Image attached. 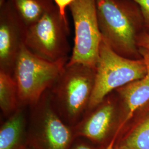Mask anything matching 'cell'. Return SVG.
Segmentation results:
<instances>
[{
	"instance_id": "obj_15",
	"label": "cell",
	"mask_w": 149,
	"mask_h": 149,
	"mask_svg": "<svg viewBox=\"0 0 149 149\" xmlns=\"http://www.w3.org/2000/svg\"><path fill=\"white\" fill-rule=\"evenodd\" d=\"M139 6L144 18L145 32L149 34V0H132Z\"/></svg>"
},
{
	"instance_id": "obj_8",
	"label": "cell",
	"mask_w": 149,
	"mask_h": 149,
	"mask_svg": "<svg viewBox=\"0 0 149 149\" xmlns=\"http://www.w3.org/2000/svg\"><path fill=\"white\" fill-rule=\"evenodd\" d=\"M110 95L86 112L72 128L77 138L85 139L104 149L109 148L117 130L121 113L118 96L115 98Z\"/></svg>"
},
{
	"instance_id": "obj_10",
	"label": "cell",
	"mask_w": 149,
	"mask_h": 149,
	"mask_svg": "<svg viewBox=\"0 0 149 149\" xmlns=\"http://www.w3.org/2000/svg\"><path fill=\"white\" fill-rule=\"evenodd\" d=\"M139 52L146 64L147 73L143 78L115 91L120 103L121 113L117 130L109 149L115 148L135 112L149 102V52L140 48Z\"/></svg>"
},
{
	"instance_id": "obj_6",
	"label": "cell",
	"mask_w": 149,
	"mask_h": 149,
	"mask_svg": "<svg viewBox=\"0 0 149 149\" xmlns=\"http://www.w3.org/2000/svg\"><path fill=\"white\" fill-rule=\"evenodd\" d=\"M69 24L56 5L28 28L24 45L32 53L49 61L69 58Z\"/></svg>"
},
{
	"instance_id": "obj_19",
	"label": "cell",
	"mask_w": 149,
	"mask_h": 149,
	"mask_svg": "<svg viewBox=\"0 0 149 149\" xmlns=\"http://www.w3.org/2000/svg\"><path fill=\"white\" fill-rule=\"evenodd\" d=\"M7 0H0V6L2 5Z\"/></svg>"
},
{
	"instance_id": "obj_16",
	"label": "cell",
	"mask_w": 149,
	"mask_h": 149,
	"mask_svg": "<svg viewBox=\"0 0 149 149\" xmlns=\"http://www.w3.org/2000/svg\"><path fill=\"white\" fill-rule=\"evenodd\" d=\"M71 149H104L102 147L93 144L87 140L77 138L75 140Z\"/></svg>"
},
{
	"instance_id": "obj_4",
	"label": "cell",
	"mask_w": 149,
	"mask_h": 149,
	"mask_svg": "<svg viewBox=\"0 0 149 149\" xmlns=\"http://www.w3.org/2000/svg\"><path fill=\"white\" fill-rule=\"evenodd\" d=\"M146 73V66L143 58L123 57L115 52L102 38L88 111L101 103L113 91L143 78Z\"/></svg>"
},
{
	"instance_id": "obj_7",
	"label": "cell",
	"mask_w": 149,
	"mask_h": 149,
	"mask_svg": "<svg viewBox=\"0 0 149 149\" xmlns=\"http://www.w3.org/2000/svg\"><path fill=\"white\" fill-rule=\"evenodd\" d=\"M69 8L74 24V39L68 64H83L96 69L102 39L96 0H75Z\"/></svg>"
},
{
	"instance_id": "obj_14",
	"label": "cell",
	"mask_w": 149,
	"mask_h": 149,
	"mask_svg": "<svg viewBox=\"0 0 149 149\" xmlns=\"http://www.w3.org/2000/svg\"><path fill=\"white\" fill-rule=\"evenodd\" d=\"M28 28L35 23L55 3L53 0H10Z\"/></svg>"
},
{
	"instance_id": "obj_2",
	"label": "cell",
	"mask_w": 149,
	"mask_h": 149,
	"mask_svg": "<svg viewBox=\"0 0 149 149\" xmlns=\"http://www.w3.org/2000/svg\"><path fill=\"white\" fill-rule=\"evenodd\" d=\"M95 76L96 69L83 64L67 63L48 90L54 110L64 122L72 128L88 111Z\"/></svg>"
},
{
	"instance_id": "obj_18",
	"label": "cell",
	"mask_w": 149,
	"mask_h": 149,
	"mask_svg": "<svg viewBox=\"0 0 149 149\" xmlns=\"http://www.w3.org/2000/svg\"><path fill=\"white\" fill-rule=\"evenodd\" d=\"M139 48H143L149 52V34L146 32L141 33L138 38Z\"/></svg>"
},
{
	"instance_id": "obj_17",
	"label": "cell",
	"mask_w": 149,
	"mask_h": 149,
	"mask_svg": "<svg viewBox=\"0 0 149 149\" xmlns=\"http://www.w3.org/2000/svg\"><path fill=\"white\" fill-rule=\"evenodd\" d=\"M75 0H53L55 5L58 7L62 18L65 21L68 22L66 10L71 5Z\"/></svg>"
},
{
	"instance_id": "obj_9",
	"label": "cell",
	"mask_w": 149,
	"mask_h": 149,
	"mask_svg": "<svg viewBox=\"0 0 149 149\" xmlns=\"http://www.w3.org/2000/svg\"><path fill=\"white\" fill-rule=\"evenodd\" d=\"M28 27L10 0L0 6V71L13 76Z\"/></svg>"
},
{
	"instance_id": "obj_13",
	"label": "cell",
	"mask_w": 149,
	"mask_h": 149,
	"mask_svg": "<svg viewBox=\"0 0 149 149\" xmlns=\"http://www.w3.org/2000/svg\"><path fill=\"white\" fill-rule=\"evenodd\" d=\"M21 106L13 76L0 71V108L2 116L9 117Z\"/></svg>"
},
{
	"instance_id": "obj_21",
	"label": "cell",
	"mask_w": 149,
	"mask_h": 149,
	"mask_svg": "<svg viewBox=\"0 0 149 149\" xmlns=\"http://www.w3.org/2000/svg\"><path fill=\"white\" fill-rule=\"evenodd\" d=\"M114 149H119V148H114Z\"/></svg>"
},
{
	"instance_id": "obj_3",
	"label": "cell",
	"mask_w": 149,
	"mask_h": 149,
	"mask_svg": "<svg viewBox=\"0 0 149 149\" xmlns=\"http://www.w3.org/2000/svg\"><path fill=\"white\" fill-rule=\"evenodd\" d=\"M69 60L49 61L33 53L23 45L13 74L21 105L30 107L36 104L53 85Z\"/></svg>"
},
{
	"instance_id": "obj_11",
	"label": "cell",
	"mask_w": 149,
	"mask_h": 149,
	"mask_svg": "<svg viewBox=\"0 0 149 149\" xmlns=\"http://www.w3.org/2000/svg\"><path fill=\"white\" fill-rule=\"evenodd\" d=\"M29 107L22 106L6 118L0 128V149H24L28 146Z\"/></svg>"
},
{
	"instance_id": "obj_5",
	"label": "cell",
	"mask_w": 149,
	"mask_h": 149,
	"mask_svg": "<svg viewBox=\"0 0 149 149\" xmlns=\"http://www.w3.org/2000/svg\"><path fill=\"white\" fill-rule=\"evenodd\" d=\"M76 137L72 128L55 112L48 90L29 107L28 143L33 149H71Z\"/></svg>"
},
{
	"instance_id": "obj_1",
	"label": "cell",
	"mask_w": 149,
	"mask_h": 149,
	"mask_svg": "<svg viewBox=\"0 0 149 149\" xmlns=\"http://www.w3.org/2000/svg\"><path fill=\"white\" fill-rule=\"evenodd\" d=\"M102 37L123 57L142 59L138 38L145 32L141 10L132 0H96Z\"/></svg>"
},
{
	"instance_id": "obj_20",
	"label": "cell",
	"mask_w": 149,
	"mask_h": 149,
	"mask_svg": "<svg viewBox=\"0 0 149 149\" xmlns=\"http://www.w3.org/2000/svg\"><path fill=\"white\" fill-rule=\"evenodd\" d=\"M32 149V148H31V147H29V146H28V147H27V148H26V149Z\"/></svg>"
},
{
	"instance_id": "obj_12",
	"label": "cell",
	"mask_w": 149,
	"mask_h": 149,
	"mask_svg": "<svg viewBox=\"0 0 149 149\" xmlns=\"http://www.w3.org/2000/svg\"><path fill=\"white\" fill-rule=\"evenodd\" d=\"M116 148L149 149V113L125 129Z\"/></svg>"
}]
</instances>
